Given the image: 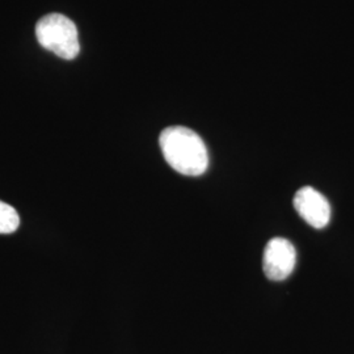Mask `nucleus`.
<instances>
[{
    "mask_svg": "<svg viewBox=\"0 0 354 354\" xmlns=\"http://www.w3.org/2000/svg\"><path fill=\"white\" fill-rule=\"evenodd\" d=\"M165 162L184 176H201L209 167V153L203 138L184 127H167L159 138Z\"/></svg>",
    "mask_w": 354,
    "mask_h": 354,
    "instance_id": "obj_1",
    "label": "nucleus"
},
{
    "mask_svg": "<svg viewBox=\"0 0 354 354\" xmlns=\"http://www.w3.org/2000/svg\"><path fill=\"white\" fill-rule=\"evenodd\" d=\"M294 207L297 213L311 227L324 228L330 219L328 200L313 187H304L294 196Z\"/></svg>",
    "mask_w": 354,
    "mask_h": 354,
    "instance_id": "obj_4",
    "label": "nucleus"
},
{
    "mask_svg": "<svg viewBox=\"0 0 354 354\" xmlns=\"http://www.w3.org/2000/svg\"><path fill=\"white\" fill-rule=\"evenodd\" d=\"M297 263V252L290 241L283 238H273L268 241L263 270L270 281H283L292 273Z\"/></svg>",
    "mask_w": 354,
    "mask_h": 354,
    "instance_id": "obj_3",
    "label": "nucleus"
},
{
    "mask_svg": "<svg viewBox=\"0 0 354 354\" xmlns=\"http://www.w3.org/2000/svg\"><path fill=\"white\" fill-rule=\"evenodd\" d=\"M20 226V216L16 209L0 201V234H12Z\"/></svg>",
    "mask_w": 354,
    "mask_h": 354,
    "instance_id": "obj_5",
    "label": "nucleus"
},
{
    "mask_svg": "<svg viewBox=\"0 0 354 354\" xmlns=\"http://www.w3.org/2000/svg\"><path fill=\"white\" fill-rule=\"evenodd\" d=\"M38 44L64 61H73L80 53L76 26L61 13H50L38 20L36 26Z\"/></svg>",
    "mask_w": 354,
    "mask_h": 354,
    "instance_id": "obj_2",
    "label": "nucleus"
}]
</instances>
